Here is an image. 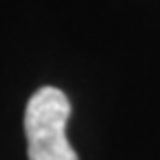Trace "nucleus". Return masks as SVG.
<instances>
[{
    "mask_svg": "<svg viewBox=\"0 0 160 160\" xmlns=\"http://www.w3.org/2000/svg\"><path fill=\"white\" fill-rule=\"evenodd\" d=\"M69 116V98L56 87H42L29 98L25 111L29 160H78L67 140Z\"/></svg>",
    "mask_w": 160,
    "mask_h": 160,
    "instance_id": "1",
    "label": "nucleus"
}]
</instances>
